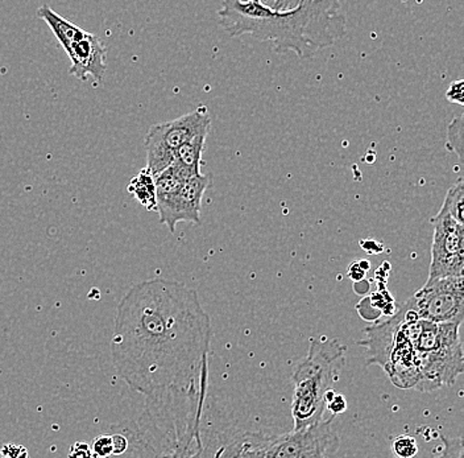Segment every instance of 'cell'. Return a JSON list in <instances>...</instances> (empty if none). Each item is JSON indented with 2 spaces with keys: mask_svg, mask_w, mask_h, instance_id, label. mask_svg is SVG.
<instances>
[{
  "mask_svg": "<svg viewBox=\"0 0 464 458\" xmlns=\"http://www.w3.org/2000/svg\"><path fill=\"white\" fill-rule=\"evenodd\" d=\"M213 327L196 289L179 281H141L121 298L112 364L133 391L203 393Z\"/></svg>",
  "mask_w": 464,
  "mask_h": 458,
  "instance_id": "1",
  "label": "cell"
},
{
  "mask_svg": "<svg viewBox=\"0 0 464 458\" xmlns=\"http://www.w3.org/2000/svg\"><path fill=\"white\" fill-rule=\"evenodd\" d=\"M219 25L231 37L246 34L269 42L278 54L310 59L347 34L341 0H304L289 10H275L255 0H222Z\"/></svg>",
  "mask_w": 464,
  "mask_h": 458,
  "instance_id": "2",
  "label": "cell"
},
{
  "mask_svg": "<svg viewBox=\"0 0 464 458\" xmlns=\"http://www.w3.org/2000/svg\"><path fill=\"white\" fill-rule=\"evenodd\" d=\"M347 346L335 338H314L309 352L293 371L292 416L301 429L324 419L326 393L332 390L346 361Z\"/></svg>",
  "mask_w": 464,
  "mask_h": 458,
  "instance_id": "3",
  "label": "cell"
},
{
  "mask_svg": "<svg viewBox=\"0 0 464 458\" xmlns=\"http://www.w3.org/2000/svg\"><path fill=\"white\" fill-rule=\"evenodd\" d=\"M211 117L206 107H198L173 121L153 124L145 136L147 150V170L153 176L173 163L174 155L194 136L210 132Z\"/></svg>",
  "mask_w": 464,
  "mask_h": 458,
  "instance_id": "4",
  "label": "cell"
},
{
  "mask_svg": "<svg viewBox=\"0 0 464 458\" xmlns=\"http://www.w3.org/2000/svg\"><path fill=\"white\" fill-rule=\"evenodd\" d=\"M341 446L335 416L322 419L313 424L280 436H271L266 457L301 458L335 456Z\"/></svg>",
  "mask_w": 464,
  "mask_h": 458,
  "instance_id": "5",
  "label": "cell"
},
{
  "mask_svg": "<svg viewBox=\"0 0 464 458\" xmlns=\"http://www.w3.org/2000/svg\"><path fill=\"white\" fill-rule=\"evenodd\" d=\"M464 277L428 280L406 306L419 318L433 323H459L464 320Z\"/></svg>",
  "mask_w": 464,
  "mask_h": 458,
  "instance_id": "6",
  "label": "cell"
},
{
  "mask_svg": "<svg viewBox=\"0 0 464 458\" xmlns=\"http://www.w3.org/2000/svg\"><path fill=\"white\" fill-rule=\"evenodd\" d=\"M431 223L434 234L428 280L464 277V223L458 222L442 209Z\"/></svg>",
  "mask_w": 464,
  "mask_h": 458,
  "instance_id": "7",
  "label": "cell"
},
{
  "mask_svg": "<svg viewBox=\"0 0 464 458\" xmlns=\"http://www.w3.org/2000/svg\"><path fill=\"white\" fill-rule=\"evenodd\" d=\"M210 184V176L198 173V175L190 176L179 192L158 200L156 211L159 213L160 222L167 226L172 233L176 231L179 222L201 225L203 194Z\"/></svg>",
  "mask_w": 464,
  "mask_h": 458,
  "instance_id": "8",
  "label": "cell"
},
{
  "mask_svg": "<svg viewBox=\"0 0 464 458\" xmlns=\"http://www.w3.org/2000/svg\"><path fill=\"white\" fill-rule=\"evenodd\" d=\"M106 46L97 34L86 32L82 39L71 46L66 54L72 61L69 73L85 81L89 75L94 80H103L106 74Z\"/></svg>",
  "mask_w": 464,
  "mask_h": 458,
  "instance_id": "9",
  "label": "cell"
},
{
  "mask_svg": "<svg viewBox=\"0 0 464 458\" xmlns=\"http://www.w3.org/2000/svg\"><path fill=\"white\" fill-rule=\"evenodd\" d=\"M37 15L53 31L58 43H60L61 46H63L66 52L71 49V46L74 44V43L82 39L86 34V31L81 30L80 27L72 24V23L66 20L65 17L58 15L56 11L52 10L48 5H42V7L37 10Z\"/></svg>",
  "mask_w": 464,
  "mask_h": 458,
  "instance_id": "10",
  "label": "cell"
},
{
  "mask_svg": "<svg viewBox=\"0 0 464 458\" xmlns=\"http://www.w3.org/2000/svg\"><path fill=\"white\" fill-rule=\"evenodd\" d=\"M208 132L199 133L177 150L173 163L179 165L188 176L201 173L202 155Z\"/></svg>",
  "mask_w": 464,
  "mask_h": 458,
  "instance_id": "11",
  "label": "cell"
},
{
  "mask_svg": "<svg viewBox=\"0 0 464 458\" xmlns=\"http://www.w3.org/2000/svg\"><path fill=\"white\" fill-rule=\"evenodd\" d=\"M129 192L140 202L147 210H156L155 176L144 168L136 178L130 181Z\"/></svg>",
  "mask_w": 464,
  "mask_h": 458,
  "instance_id": "12",
  "label": "cell"
},
{
  "mask_svg": "<svg viewBox=\"0 0 464 458\" xmlns=\"http://www.w3.org/2000/svg\"><path fill=\"white\" fill-rule=\"evenodd\" d=\"M463 205H464V181L462 178L450 188L446 194L445 201H443L442 210L449 213L452 219L458 222L464 223L463 219Z\"/></svg>",
  "mask_w": 464,
  "mask_h": 458,
  "instance_id": "13",
  "label": "cell"
},
{
  "mask_svg": "<svg viewBox=\"0 0 464 458\" xmlns=\"http://www.w3.org/2000/svg\"><path fill=\"white\" fill-rule=\"evenodd\" d=\"M464 121L463 115L452 119L448 126L446 133V148L450 152L457 155L459 163H463V141H464Z\"/></svg>",
  "mask_w": 464,
  "mask_h": 458,
  "instance_id": "14",
  "label": "cell"
},
{
  "mask_svg": "<svg viewBox=\"0 0 464 458\" xmlns=\"http://www.w3.org/2000/svg\"><path fill=\"white\" fill-rule=\"evenodd\" d=\"M394 454L401 458H411L419 453V445H417L416 439L408 434H401L396 437L393 443H392Z\"/></svg>",
  "mask_w": 464,
  "mask_h": 458,
  "instance_id": "15",
  "label": "cell"
},
{
  "mask_svg": "<svg viewBox=\"0 0 464 458\" xmlns=\"http://www.w3.org/2000/svg\"><path fill=\"white\" fill-rule=\"evenodd\" d=\"M114 453L111 434H102L94 440L92 446V457H110Z\"/></svg>",
  "mask_w": 464,
  "mask_h": 458,
  "instance_id": "16",
  "label": "cell"
},
{
  "mask_svg": "<svg viewBox=\"0 0 464 458\" xmlns=\"http://www.w3.org/2000/svg\"><path fill=\"white\" fill-rule=\"evenodd\" d=\"M356 309H358V313L361 315L362 320L371 321V323H376L382 316V312L372 306L368 296H365V297L361 300V303L356 306Z\"/></svg>",
  "mask_w": 464,
  "mask_h": 458,
  "instance_id": "17",
  "label": "cell"
},
{
  "mask_svg": "<svg viewBox=\"0 0 464 458\" xmlns=\"http://www.w3.org/2000/svg\"><path fill=\"white\" fill-rule=\"evenodd\" d=\"M446 100L450 103L459 104L463 106L464 103V81L457 80L450 83L448 92H446Z\"/></svg>",
  "mask_w": 464,
  "mask_h": 458,
  "instance_id": "18",
  "label": "cell"
},
{
  "mask_svg": "<svg viewBox=\"0 0 464 458\" xmlns=\"http://www.w3.org/2000/svg\"><path fill=\"white\" fill-rule=\"evenodd\" d=\"M347 407L346 399L342 394L335 393V395L326 403V408L332 413L333 416L346 413Z\"/></svg>",
  "mask_w": 464,
  "mask_h": 458,
  "instance_id": "19",
  "label": "cell"
},
{
  "mask_svg": "<svg viewBox=\"0 0 464 458\" xmlns=\"http://www.w3.org/2000/svg\"><path fill=\"white\" fill-rule=\"evenodd\" d=\"M0 454H2L3 457L22 458L28 456V451L23 445L7 443V445L2 446V449H0Z\"/></svg>",
  "mask_w": 464,
  "mask_h": 458,
  "instance_id": "20",
  "label": "cell"
},
{
  "mask_svg": "<svg viewBox=\"0 0 464 458\" xmlns=\"http://www.w3.org/2000/svg\"><path fill=\"white\" fill-rule=\"evenodd\" d=\"M112 445H114V456H121V454L126 453L127 448H129V439L124 436L123 434H111Z\"/></svg>",
  "mask_w": 464,
  "mask_h": 458,
  "instance_id": "21",
  "label": "cell"
},
{
  "mask_svg": "<svg viewBox=\"0 0 464 458\" xmlns=\"http://www.w3.org/2000/svg\"><path fill=\"white\" fill-rule=\"evenodd\" d=\"M69 456L75 458L92 457V446L85 443H77L72 446Z\"/></svg>",
  "mask_w": 464,
  "mask_h": 458,
  "instance_id": "22",
  "label": "cell"
},
{
  "mask_svg": "<svg viewBox=\"0 0 464 458\" xmlns=\"http://www.w3.org/2000/svg\"><path fill=\"white\" fill-rule=\"evenodd\" d=\"M365 269L362 268V266L358 263H353L350 267H348V275H350L351 279L353 281H358L362 279H365Z\"/></svg>",
  "mask_w": 464,
  "mask_h": 458,
  "instance_id": "23",
  "label": "cell"
},
{
  "mask_svg": "<svg viewBox=\"0 0 464 458\" xmlns=\"http://www.w3.org/2000/svg\"><path fill=\"white\" fill-rule=\"evenodd\" d=\"M304 0H275V10H289V8L297 7Z\"/></svg>",
  "mask_w": 464,
  "mask_h": 458,
  "instance_id": "24",
  "label": "cell"
},
{
  "mask_svg": "<svg viewBox=\"0 0 464 458\" xmlns=\"http://www.w3.org/2000/svg\"><path fill=\"white\" fill-rule=\"evenodd\" d=\"M362 250L370 252V254H379L382 251V246L376 243L375 240H362Z\"/></svg>",
  "mask_w": 464,
  "mask_h": 458,
  "instance_id": "25",
  "label": "cell"
},
{
  "mask_svg": "<svg viewBox=\"0 0 464 458\" xmlns=\"http://www.w3.org/2000/svg\"><path fill=\"white\" fill-rule=\"evenodd\" d=\"M353 289H355L356 294L359 295L370 294V281L365 279L355 281V284H353Z\"/></svg>",
  "mask_w": 464,
  "mask_h": 458,
  "instance_id": "26",
  "label": "cell"
},
{
  "mask_svg": "<svg viewBox=\"0 0 464 458\" xmlns=\"http://www.w3.org/2000/svg\"><path fill=\"white\" fill-rule=\"evenodd\" d=\"M359 265L362 266V269H365V271H368L370 269V262L368 260H362V262H359Z\"/></svg>",
  "mask_w": 464,
  "mask_h": 458,
  "instance_id": "27",
  "label": "cell"
},
{
  "mask_svg": "<svg viewBox=\"0 0 464 458\" xmlns=\"http://www.w3.org/2000/svg\"><path fill=\"white\" fill-rule=\"evenodd\" d=\"M255 2H263V0H255Z\"/></svg>",
  "mask_w": 464,
  "mask_h": 458,
  "instance_id": "28",
  "label": "cell"
}]
</instances>
